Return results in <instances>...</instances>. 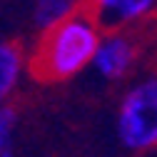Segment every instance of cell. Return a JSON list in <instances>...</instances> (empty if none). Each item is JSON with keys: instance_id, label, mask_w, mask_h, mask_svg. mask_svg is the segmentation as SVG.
<instances>
[{"instance_id": "52a82bcc", "label": "cell", "mask_w": 157, "mask_h": 157, "mask_svg": "<svg viewBox=\"0 0 157 157\" xmlns=\"http://www.w3.org/2000/svg\"><path fill=\"white\" fill-rule=\"evenodd\" d=\"M17 110L13 105L0 107V157H17L15 155V132H17Z\"/></svg>"}, {"instance_id": "277c9868", "label": "cell", "mask_w": 157, "mask_h": 157, "mask_svg": "<svg viewBox=\"0 0 157 157\" xmlns=\"http://www.w3.org/2000/svg\"><path fill=\"white\" fill-rule=\"evenodd\" d=\"M137 57H140V43L132 33H102L90 67L102 80L117 82L132 72Z\"/></svg>"}, {"instance_id": "7a4b0ae2", "label": "cell", "mask_w": 157, "mask_h": 157, "mask_svg": "<svg viewBox=\"0 0 157 157\" xmlns=\"http://www.w3.org/2000/svg\"><path fill=\"white\" fill-rule=\"evenodd\" d=\"M115 132L130 152L157 150V72L140 77L125 90L117 105Z\"/></svg>"}, {"instance_id": "8992f818", "label": "cell", "mask_w": 157, "mask_h": 157, "mask_svg": "<svg viewBox=\"0 0 157 157\" xmlns=\"http://www.w3.org/2000/svg\"><path fill=\"white\" fill-rule=\"evenodd\" d=\"M80 10H85V0H35L33 3V23L40 33H45L55 25L70 20Z\"/></svg>"}, {"instance_id": "5b68a950", "label": "cell", "mask_w": 157, "mask_h": 157, "mask_svg": "<svg viewBox=\"0 0 157 157\" xmlns=\"http://www.w3.org/2000/svg\"><path fill=\"white\" fill-rule=\"evenodd\" d=\"M28 75V50L17 40H0V107L10 105L23 77Z\"/></svg>"}, {"instance_id": "3957f363", "label": "cell", "mask_w": 157, "mask_h": 157, "mask_svg": "<svg viewBox=\"0 0 157 157\" xmlns=\"http://www.w3.org/2000/svg\"><path fill=\"white\" fill-rule=\"evenodd\" d=\"M85 13L102 33H132L157 15V0H85Z\"/></svg>"}, {"instance_id": "6da1fadb", "label": "cell", "mask_w": 157, "mask_h": 157, "mask_svg": "<svg viewBox=\"0 0 157 157\" xmlns=\"http://www.w3.org/2000/svg\"><path fill=\"white\" fill-rule=\"evenodd\" d=\"M102 30L80 10L70 20L40 33V40L28 52V72L37 82H65L92 65Z\"/></svg>"}]
</instances>
